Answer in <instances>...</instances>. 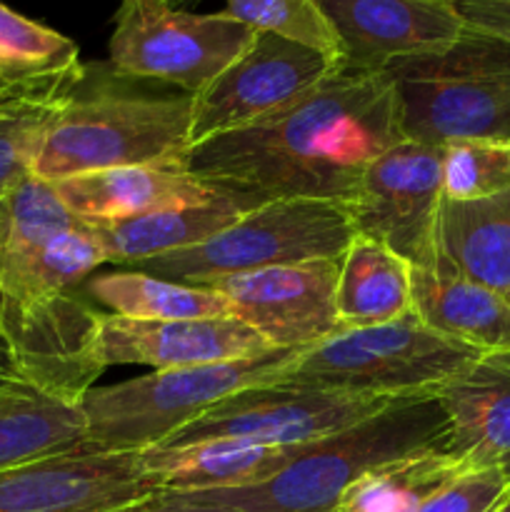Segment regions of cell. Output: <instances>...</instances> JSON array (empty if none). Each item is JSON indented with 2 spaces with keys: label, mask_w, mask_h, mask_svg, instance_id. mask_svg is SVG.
Segmentation results:
<instances>
[{
  "label": "cell",
  "mask_w": 510,
  "mask_h": 512,
  "mask_svg": "<svg viewBox=\"0 0 510 512\" xmlns=\"http://www.w3.org/2000/svg\"><path fill=\"white\" fill-rule=\"evenodd\" d=\"M80 450H85V420L78 403L23 380L0 393V470Z\"/></svg>",
  "instance_id": "cb8c5ba5"
},
{
  "label": "cell",
  "mask_w": 510,
  "mask_h": 512,
  "mask_svg": "<svg viewBox=\"0 0 510 512\" xmlns=\"http://www.w3.org/2000/svg\"><path fill=\"white\" fill-rule=\"evenodd\" d=\"M343 48V68L385 70L458 43L470 25L450 0H315Z\"/></svg>",
  "instance_id": "9a60e30c"
},
{
  "label": "cell",
  "mask_w": 510,
  "mask_h": 512,
  "mask_svg": "<svg viewBox=\"0 0 510 512\" xmlns=\"http://www.w3.org/2000/svg\"><path fill=\"white\" fill-rule=\"evenodd\" d=\"M300 445H260L248 440H205L160 445L140 453L160 493H208L265 483L298 455Z\"/></svg>",
  "instance_id": "d6986e66"
},
{
  "label": "cell",
  "mask_w": 510,
  "mask_h": 512,
  "mask_svg": "<svg viewBox=\"0 0 510 512\" xmlns=\"http://www.w3.org/2000/svg\"><path fill=\"white\" fill-rule=\"evenodd\" d=\"M395 400L400 398L273 380L238 390L210 405L165 445H193L205 440H248L260 445L310 443L380 413Z\"/></svg>",
  "instance_id": "30bf717a"
},
{
  "label": "cell",
  "mask_w": 510,
  "mask_h": 512,
  "mask_svg": "<svg viewBox=\"0 0 510 512\" xmlns=\"http://www.w3.org/2000/svg\"><path fill=\"white\" fill-rule=\"evenodd\" d=\"M13 383H18V378H15L13 368H10L8 355H0V393H5Z\"/></svg>",
  "instance_id": "d6a6232c"
},
{
  "label": "cell",
  "mask_w": 510,
  "mask_h": 512,
  "mask_svg": "<svg viewBox=\"0 0 510 512\" xmlns=\"http://www.w3.org/2000/svg\"><path fill=\"white\" fill-rule=\"evenodd\" d=\"M78 75L43 88H13L8 110L0 115V200L33 178V163L45 128Z\"/></svg>",
  "instance_id": "83f0119b"
},
{
  "label": "cell",
  "mask_w": 510,
  "mask_h": 512,
  "mask_svg": "<svg viewBox=\"0 0 510 512\" xmlns=\"http://www.w3.org/2000/svg\"><path fill=\"white\" fill-rule=\"evenodd\" d=\"M400 138L383 70L338 68L285 108L185 150L190 175L260 205L348 203L363 170Z\"/></svg>",
  "instance_id": "6da1fadb"
},
{
  "label": "cell",
  "mask_w": 510,
  "mask_h": 512,
  "mask_svg": "<svg viewBox=\"0 0 510 512\" xmlns=\"http://www.w3.org/2000/svg\"><path fill=\"white\" fill-rule=\"evenodd\" d=\"M225 13L255 33H273L313 48L343 68V48L315 0H225Z\"/></svg>",
  "instance_id": "f1b7e54d"
},
{
  "label": "cell",
  "mask_w": 510,
  "mask_h": 512,
  "mask_svg": "<svg viewBox=\"0 0 510 512\" xmlns=\"http://www.w3.org/2000/svg\"><path fill=\"white\" fill-rule=\"evenodd\" d=\"M170 5H180V3H188V0H168Z\"/></svg>",
  "instance_id": "8d00e7d4"
},
{
  "label": "cell",
  "mask_w": 510,
  "mask_h": 512,
  "mask_svg": "<svg viewBox=\"0 0 510 512\" xmlns=\"http://www.w3.org/2000/svg\"><path fill=\"white\" fill-rule=\"evenodd\" d=\"M10 98H13V88H3V85H0V115L8 110Z\"/></svg>",
  "instance_id": "836d02e7"
},
{
  "label": "cell",
  "mask_w": 510,
  "mask_h": 512,
  "mask_svg": "<svg viewBox=\"0 0 510 512\" xmlns=\"http://www.w3.org/2000/svg\"><path fill=\"white\" fill-rule=\"evenodd\" d=\"M448 448H428L368 470L340 498L335 512H415L430 495L465 473Z\"/></svg>",
  "instance_id": "484cf974"
},
{
  "label": "cell",
  "mask_w": 510,
  "mask_h": 512,
  "mask_svg": "<svg viewBox=\"0 0 510 512\" xmlns=\"http://www.w3.org/2000/svg\"><path fill=\"white\" fill-rule=\"evenodd\" d=\"M445 415V445L468 470L510 473V348L480 353L433 390Z\"/></svg>",
  "instance_id": "e0dca14e"
},
{
  "label": "cell",
  "mask_w": 510,
  "mask_h": 512,
  "mask_svg": "<svg viewBox=\"0 0 510 512\" xmlns=\"http://www.w3.org/2000/svg\"><path fill=\"white\" fill-rule=\"evenodd\" d=\"M5 240V200H0V250H3Z\"/></svg>",
  "instance_id": "e575fe53"
},
{
  "label": "cell",
  "mask_w": 510,
  "mask_h": 512,
  "mask_svg": "<svg viewBox=\"0 0 510 512\" xmlns=\"http://www.w3.org/2000/svg\"><path fill=\"white\" fill-rule=\"evenodd\" d=\"M413 313L435 333L480 353L510 348L508 300L440 260L433 270L413 268Z\"/></svg>",
  "instance_id": "ffe728a7"
},
{
  "label": "cell",
  "mask_w": 510,
  "mask_h": 512,
  "mask_svg": "<svg viewBox=\"0 0 510 512\" xmlns=\"http://www.w3.org/2000/svg\"><path fill=\"white\" fill-rule=\"evenodd\" d=\"M510 493V473L503 468L465 470L430 495L415 512H495Z\"/></svg>",
  "instance_id": "4dcf8cb0"
},
{
  "label": "cell",
  "mask_w": 510,
  "mask_h": 512,
  "mask_svg": "<svg viewBox=\"0 0 510 512\" xmlns=\"http://www.w3.org/2000/svg\"><path fill=\"white\" fill-rule=\"evenodd\" d=\"M480 350L435 333L415 313L388 325L343 330L308 350H298L283 380L345 393L405 395L433 393Z\"/></svg>",
  "instance_id": "ba28073f"
},
{
  "label": "cell",
  "mask_w": 510,
  "mask_h": 512,
  "mask_svg": "<svg viewBox=\"0 0 510 512\" xmlns=\"http://www.w3.org/2000/svg\"><path fill=\"white\" fill-rule=\"evenodd\" d=\"M85 298L105 313L130 320H198L230 318L233 305L213 285H188L155 278L140 270L90 275Z\"/></svg>",
  "instance_id": "d4e9b609"
},
{
  "label": "cell",
  "mask_w": 510,
  "mask_h": 512,
  "mask_svg": "<svg viewBox=\"0 0 510 512\" xmlns=\"http://www.w3.org/2000/svg\"><path fill=\"white\" fill-rule=\"evenodd\" d=\"M335 310L343 330L408 318L413 313V265L388 245L355 235L340 255Z\"/></svg>",
  "instance_id": "603a6c76"
},
{
  "label": "cell",
  "mask_w": 510,
  "mask_h": 512,
  "mask_svg": "<svg viewBox=\"0 0 510 512\" xmlns=\"http://www.w3.org/2000/svg\"><path fill=\"white\" fill-rule=\"evenodd\" d=\"M108 263L88 223L55 188L28 178L5 198L0 250V338L15 378L78 403L103 373L95 338L103 310L85 280Z\"/></svg>",
  "instance_id": "7a4b0ae2"
},
{
  "label": "cell",
  "mask_w": 510,
  "mask_h": 512,
  "mask_svg": "<svg viewBox=\"0 0 510 512\" xmlns=\"http://www.w3.org/2000/svg\"><path fill=\"white\" fill-rule=\"evenodd\" d=\"M65 208L83 223H115L160 210L193 208L228 195L183 165H128L50 183Z\"/></svg>",
  "instance_id": "ac0fdd59"
},
{
  "label": "cell",
  "mask_w": 510,
  "mask_h": 512,
  "mask_svg": "<svg viewBox=\"0 0 510 512\" xmlns=\"http://www.w3.org/2000/svg\"><path fill=\"white\" fill-rule=\"evenodd\" d=\"M0 355H5V348H3V338H0Z\"/></svg>",
  "instance_id": "74e56055"
},
{
  "label": "cell",
  "mask_w": 510,
  "mask_h": 512,
  "mask_svg": "<svg viewBox=\"0 0 510 512\" xmlns=\"http://www.w3.org/2000/svg\"><path fill=\"white\" fill-rule=\"evenodd\" d=\"M298 350L195 368L153 370L115 385H93L78 400L88 453H143L238 390L283 380Z\"/></svg>",
  "instance_id": "8992f818"
},
{
  "label": "cell",
  "mask_w": 510,
  "mask_h": 512,
  "mask_svg": "<svg viewBox=\"0 0 510 512\" xmlns=\"http://www.w3.org/2000/svg\"><path fill=\"white\" fill-rule=\"evenodd\" d=\"M495 512H510V493L505 495V500L498 505V508H495Z\"/></svg>",
  "instance_id": "d590c367"
},
{
  "label": "cell",
  "mask_w": 510,
  "mask_h": 512,
  "mask_svg": "<svg viewBox=\"0 0 510 512\" xmlns=\"http://www.w3.org/2000/svg\"><path fill=\"white\" fill-rule=\"evenodd\" d=\"M250 208L255 205L240 195L228 193L213 203L193 205V208L160 210V213L140 215V218L88 225L103 248L105 260L130 268L148 258L205 243Z\"/></svg>",
  "instance_id": "7402d4cb"
},
{
  "label": "cell",
  "mask_w": 510,
  "mask_h": 512,
  "mask_svg": "<svg viewBox=\"0 0 510 512\" xmlns=\"http://www.w3.org/2000/svg\"><path fill=\"white\" fill-rule=\"evenodd\" d=\"M355 235L378 240L413 268L438 263L443 148L398 140L360 175L348 198Z\"/></svg>",
  "instance_id": "8fae6325"
},
{
  "label": "cell",
  "mask_w": 510,
  "mask_h": 512,
  "mask_svg": "<svg viewBox=\"0 0 510 512\" xmlns=\"http://www.w3.org/2000/svg\"><path fill=\"white\" fill-rule=\"evenodd\" d=\"M340 258L278 265L215 280L233 315L278 350H308L343 333L335 310Z\"/></svg>",
  "instance_id": "4fadbf2b"
},
{
  "label": "cell",
  "mask_w": 510,
  "mask_h": 512,
  "mask_svg": "<svg viewBox=\"0 0 510 512\" xmlns=\"http://www.w3.org/2000/svg\"><path fill=\"white\" fill-rule=\"evenodd\" d=\"M83 70L80 48L48 25L15 13L0 0V85L43 88Z\"/></svg>",
  "instance_id": "4316f807"
},
{
  "label": "cell",
  "mask_w": 510,
  "mask_h": 512,
  "mask_svg": "<svg viewBox=\"0 0 510 512\" xmlns=\"http://www.w3.org/2000/svg\"><path fill=\"white\" fill-rule=\"evenodd\" d=\"M438 260L510 303V190L483 200H445Z\"/></svg>",
  "instance_id": "44dd1931"
},
{
  "label": "cell",
  "mask_w": 510,
  "mask_h": 512,
  "mask_svg": "<svg viewBox=\"0 0 510 512\" xmlns=\"http://www.w3.org/2000/svg\"><path fill=\"white\" fill-rule=\"evenodd\" d=\"M83 65L60 98L33 163L45 183L128 165H180L190 148L193 95Z\"/></svg>",
  "instance_id": "3957f363"
},
{
  "label": "cell",
  "mask_w": 510,
  "mask_h": 512,
  "mask_svg": "<svg viewBox=\"0 0 510 512\" xmlns=\"http://www.w3.org/2000/svg\"><path fill=\"white\" fill-rule=\"evenodd\" d=\"M255 30L223 13H188L168 0H120L110 68L198 95L250 45Z\"/></svg>",
  "instance_id": "9c48e42d"
},
{
  "label": "cell",
  "mask_w": 510,
  "mask_h": 512,
  "mask_svg": "<svg viewBox=\"0 0 510 512\" xmlns=\"http://www.w3.org/2000/svg\"><path fill=\"white\" fill-rule=\"evenodd\" d=\"M160 485L140 453H65L0 470V512H120Z\"/></svg>",
  "instance_id": "5bb4252c"
},
{
  "label": "cell",
  "mask_w": 510,
  "mask_h": 512,
  "mask_svg": "<svg viewBox=\"0 0 510 512\" xmlns=\"http://www.w3.org/2000/svg\"><path fill=\"white\" fill-rule=\"evenodd\" d=\"M445 430L433 393L405 395L350 428L303 443L265 483L183 495L238 512H335L345 490L368 470L420 450L448 448Z\"/></svg>",
  "instance_id": "277c9868"
},
{
  "label": "cell",
  "mask_w": 510,
  "mask_h": 512,
  "mask_svg": "<svg viewBox=\"0 0 510 512\" xmlns=\"http://www.w3.org/2000/svg\"><path fill=\"white\" fill-rule=\"evenodd\" d=\"M510 190V140H458L443 148V198L483 200Z\"/></svg>",
  "instance_id": "f546056e"
},
{
  "label": "cell",
  "mask_w": 510,
  "mask_h": 512,
  "mask_svg": "<svg viewBox=\"0 0 510 512\" xmlns=\"http://www.w3.org/2000/svg\"><path fill=\"white\" fill-rule=\"evenodd\" d=\"M120 512H238L220 508V505H205L198 500H190L183 493H155L150 498L140 500V503L130 505V508Z\"/></svg>",
  "instance_id": "1f68e13d"
},
{
  "label": "cell",
  "mask_w": 510,
  "mask_h": 512,
  "mask_svg": "<svg viewBox=\"0 0 510 512\" xmlns=\"http://www.w3.org/2000/svg\"><path fill=\"white\" fill-rule=\"evenodd\" d=\"M403 140L445 148L458 140H510V40L468 28L450 48L383 70Z\"/></svg>",
  "instance_id": "5b68a950"
},
{
  "label": "cell",
  "mask_w": 510,
  "mask_h": 512,
  "mask_svg": "<svg viewBox=\"0 0 510 512\" xmlns=\"http://www.w3.org/2000/svg\"><path fill=\"white\" fill-rule=\"evenodd\" d=\"M338 68L318 50L273 33H255L248 48L193 95L190 145L285 108Z\"/></svg>",
  "instance_id": "7c38bea8"
},
{
  "label": "cell",
  "mask_w": 510,
  "mask_h": 512,
  "mask_svg": "<svg viewBox=\"0 0 510 512\" xmlns=\"http://www.w3.org/2000/svg\"><path fill=\"white\" fill-rule=\"evenodd\" d=\"M355 238L348 205L338 200H268L205 243L148 258L130 270L188 285L308 260L340 258Z\"/></svg>",
  "instance_id": "52a82bcc"
},
{
  "label": "cell",
  "mask_w": 510,
  "mask_h": 512,
  "mask_svg": "<svg viewBox=\"0 0 510 512\" xmlns=\"http://www.w3.org/2000/svg\"><path fill=\"white\" fill-rule=\"evenodd\" d=\"M253 328L230 318L130 320L105 313L95 338L100 368L148 365L153 370L195 368L275 353Z\"/></svg>",
  "instance_id": "2e32d148"
}]
</instances>
